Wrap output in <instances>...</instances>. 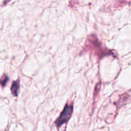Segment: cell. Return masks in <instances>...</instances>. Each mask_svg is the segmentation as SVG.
<instances>
[{"mask_svg":"<svg viewBox=\"0 0 131 131\" xmlns=\"http://www.w3.org/2000/svg\"><path fill=\"white\" fill-rule=\"evenodd\" d=\"M20 81H19V79H18L17 81H15L12 83L11 86V92L12 93V95L15 97H17L18 93H19V88H20V84H19Z\"/></svg>","mask_w":131,"mask_h":131,"instance_id":"3","label":"cell"},{"mask_svg":"<svg viewBox=\"0 0 131 131\" xmlns=\"http://www.w3.org/2000/svg\"><path fill=\"white\" fill-rule=\"evenodd\" d=\"M73 113V106L70 104H66L63 110L60 114V116L57 118L55 122L57 127H60L65 123L67 122L71 118Z\"/></svg>","mask_w":131,"mask_h":131,"instance_id":"2","label":"cell"},{"mask_svg":"<svg viewBox=\"0 0 131 131\" xmlns=\"http://www.w3.org/2000/svg\"><path fill=\"white\" fill-rule=\"evenodd\" d=\"M1 81H0V84L3 86H5L6 85V84L7 83L8 80V78L7 76H5V78L3 79H1Z\"/></svg>","mask_w":131,"mask_h":131,"instance_id":"4","label":"cell"},{"mask_svg":"<svg viewBox=\"0 0 131 131\" xmlns=\"http://www.w3.org/2000/svg\"><path fill=\"white\" fill-rule=\"evenodd\" d=\"M84 50L97 56L100 60L106 56L113 55L112 51L105 48L94 35H91L88 37L84 44Z\"/></svg>","mask_w":131,"mask_h":131,"instance_id":"1","label":"cell"}]
</instances>
